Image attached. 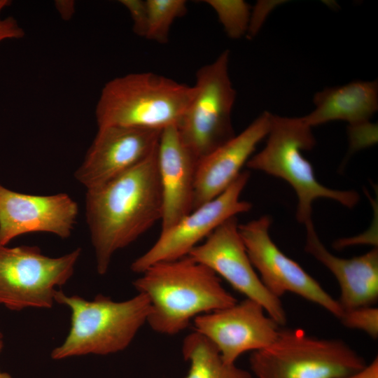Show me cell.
<instances>
[{"label": "cell", "mask_w": 378, "mask_h": 378, "mask_svg": "<svg viewBox=\"0 0 378 378\" xmlns=\"http://www.w3.org/2000/svg\"><path fill=\"white\" fill-rule=\"evenodd\" d=\"M194 86L151 72L132 73L106 83L96 106L97 126L163 130L177 126Z\"/></svg>", "instance_id": "obj_3"}, {"label": "cell", "mask_w": 378, "mask_h": 378, "mask_svg": "<svg viewBox=\"0 0 378 378\" xmlns=\"http://www.w3.org/2000/svg\"><path fill=\"white\" fill-rule=\"evenodd\" d=\"M157 154L162 197V232L192 211L198 160L181 140L176 126L162 130Z\"/></svg>", "instance_id": "obj_16"}, {"label": "cell", "mask_w": 378, "mask_h": 378, "mask_svg": "<svg viewBox=\"0 0 378 378\" xmlns=\"http://www.w3.org/2000/svg\"><path fill=\"white\" fill-rule=\"evenodd\" d=\"M249 177L248 172H242L220 195L193 209L171 228L160 232L154 244L133 261L131 270L141 274L157 262L188 256L225 220L249 211L251 203L240 199Z\"/></svg>", "instance_id": "obj_10"}, {"label": "cell", "mask_w": 378, "mask_h": 378, "mask_svg": "<svg viewBox=\"0 0 378 378\" xmlns=\"http://www.w3.org/2000/svg\"><path fill=\"white\" fill-rule=\"evenodd\" d=\"M157 149L122 174L87 190L86 222L99 274L106 273L115 252L161 220L162 197Z\"/></svg>", "instance_id": "obj_1"}, {"label": "cell", "mask_w": 378, "mask_h": 378, "mask_svg": "<svg viewBox=\"0 0 378 378\" xmlns=\"http://www.w3.org/2000/svg\"><path fill=\"white\" fill-rule=\"evenodd\" d=\"M249 363L255 378H342L367 364L344 342L298 328H280L270 346L251 353Z\"/></svg>", "instance_id": "obj_6"}, {"label": "cell", "mask_w": 378, "mask_h": 378, "mask_svg": "<svg viewBox=\"0 0 378 378\" xmlns=\"http://www.w3.org/2000/svg\"><path fill=\"white\" fill-rule=\"evenodd\" d=\"M148 24L146 38L164 43L173 22L187 12L184 0H146Z\"/></svg>", "instance_id": "obj_20"}, {"label": "cell", "mask_w": 378, "mask_h": 378, "mask_svg": "<svg viewBox=\"0 0 378 378\" xmlns=\"http://www.w3.org/2000/svg\"><path fill=\"white\" fill-rule=\"evenodd\" d=\"M271 224L268 216L239 224V234L248 258L264 286L277 298L287 293L296 294L339 319L343 309L338 301L278 248L270 235Z\"/></svg>", "instance_id": "obj_9"}, {"label": "cell", "mask_w": 378, "mask_h": 378, "mask_svg": "<svg viewBox=\"0 0 378 378\" xmlns=\"http://www.w3.org/2000/svg\"><path fill=\"white\" fill-rule=\"evenodd\" d=\"M192 323L194 331L210 341L227 363H235L246 352L267 347L280 330L259 303L248 298L199 316Z\"/></svg>", "instance_id": "obj_12"}, {"label": "cell", "mask_w": 378, "mask_h": 378, "mask_svg": "<svg viewBox=\"0 0 378 378\" xmlns=\"http://www.w3.org/2000/svg\"><path fill=\"white\" fill-rule=\"evenodd\" d=\"M120 2L130 14L133 23V31L137 36L146 38L148 24L146 1L121 0Z\"/></svg>", "instance_id": "obj_23"}, {"label": "cell", "mask_w": 378, "mask_h": 378, "mask_svg": "<svg viewBox=\"0 0 378 378\" xmlns=\"http://www.w3.org/2000/svg\"><path fill=\"white\" fill-rule=\"evenodd\" d=\"M57 9L65 8V10L62 13V15L64 18H69L73 13L74 3H71L70 1H59V3L57 4Z\"/></svg>", "instance_id": "obj_28"}, {"label": "cell", "mask_w": 378, "mask_h": 378, "mask_svg": "<svg viewBox=\"0 0 378 378\" xmlns=\"http://www.w3.org/2000/svg\"><path fill=\"white\" fill-rule=\"evenodd\" d=\"M266 144L252 155L248 168L258 170L286 181L298 197L296 218L304 225L312 221V204L318 198L336 201L347 208L357 204L360 197L354 190L327 188L316 179L312 165L304 158L303 150L316 144L312 127L303 117L272 115Z\"/></svg>", "instance_id": "obj_4"}, {"label": "cell", "mask_w": 378, "mask_h": 378, "mask_svg": "<svg viewBox=\"0 0 378 378\" xmlns=\"http://www.w3.org/2000/svg\"><path fill=\"white\" fill-rule=\"evenodd\" d=\"M377 126L370 121L349 126L351 148L357 150L377 141Z\"/></svg>", "instance_id": "obj_24"}, {"label": "cell", "mask_w": 378, "mask_h": 378, "mask_svg": "<svg viewBox=\"0 0 378 378\" xmlns=\"http://www.w3.org/2000/svg\"><path fill=\"white\" fill-rule=\"evenodd\" d=\"M9 4L8 0H0V12ZM24 36L23 29L14 18L11 17L0 18V42L6 39L20 38Z\"/></svg>", "instance_id": "obj_26"}, {"label": "cell", "mask_w": 378, "mask_h": 378, "mask_svg": "<svg viewBox=\"0 0 378 378\" xmlns=\"http://www.w3.org/2000/svg\"><path fill=\"white\" fill-rule=\"evenodd\" d=\"M229 60L230 51L225 50L197 70L193 97L176 126L181 140L198 160L236 135L231 119L236 91Z\"/></svg>", "instance_id": "obj_7"}, {"label": "cell", "mask_w": 378, "mask_h": 378, "mask_svg": "<svg viewBox=\"0 0 378 378\" xmlns=\"http://www.w3.org/2000/svg\"><path fill=\"white\" fill-rule=\"evenodd\" d=\"M342 378H378V358H374L360 370Z\"/></svg>", "instance_id": "obj_27"}, {"label": "cell", "mask_w": 378, "mask_h": 378, "mask_svg": "<svg viewBox=\"0 0 378 378\" xmlns=\"http://www.w3.org/2000/svg\"><path fill=\"white\" fill-rule=\"evenodd\" d=\"M272 115L264 111L240 134L198 160L192 210L220 195L235 181L257 145L267 136Z\"/></svg>", "instance_id": "obj_15"}, {"label": "cell", "mask_w": 378, "mask_h": 378, "mask_svg": "<svg viewBox=\"0 0 378 378\" xmlns=\"http://www.w3.org/2000/svg\"><path fill=\"white\" fill-rule=\"evenodd\" d=\"M305 227V251L337 279L340 289L337 301L343 311L374 304L378 298L377 248L351 258L337 257L321 242L312 221Z\"/></svg>", "instance_id": "obj_17"}, {"label": "cell", "mask_w": 378, "mask_h": 378, "mask_svg": "<svg viewBox=\"0 0 378 378\" xmlns=\"http://www.w3.org/2000/svg\"><path fill=\"white\" fill-rule=\"evenodd\" d=\"M78 248L58 258L43 255L36 246L0 245V304L11 310L50 308L56 287L73 275Z\"/></svg>", "instance_id": "obj_8"}, {"label": "cell", "mask_w": 378, "mask_h": 378, "mask_svg": "<svg viewBox=\"0 0 378 378\" xmlns=\"http://www.w3.org/2000/svg\"><path fill=\"white\" fill-rule=\"evenodd\" d=\"M217 15L228 37L237 39L246 36L250 18L249 5L243 0H206Z\"/></svg>", "instance_id": "obj_21"}, {"label": "cell", "mask_w": 378, "mask_h": 378, "mask_svg": "<svg viewBox=\"0 0 378 378\" xmlns=\"http://www.w3.org/2000/svg\"><path fill=\"white\" fill-rule=\"evenodd\" d=\"M0 335H1V332H0Z\"/></svg>", "instance_id": "obj_30"}, {"label": "cell", "mask_w": 378, "mask_h": 378, "mask_svg": "<svg viewBox=\"0 0 378 378\" xmlns=\"http://www.w3.org/2000/svg\"><path fill=\"white\" fill-rule=\"evenodd\" d=\"M78 214V204L66 193L28 195L0 184V245L6 246L18 236L35 232L68 238Z\"/></svg>", "instance_id": "obj_14"}, {"label": "cell", "mask_w": 378, "mask_h": 378, "mask_svg": "<svg viewBox=\"0 0 378 378\" xmlns=\"http://www.w3.org/2000/svg\"><path fill=\"white\" fill-rule=\"evenodd\" d=\"M133 286L148 299L146 323L164 335L178 334L196 317L237 302L218 276L188 255L150 266Z\"/></svg>", "instance_id": "obj_2"}, {"label": "cell", "mask_w": 378, "mask_h": 378, "mask_svg": "<svg viewBox=\"0 0 378 378\" xmlns=\"http://www.w3.org/2000/svg\"><path fill=\"white\" fill-rule=\"evenodd\" d=\"M346 328L364 332L373 339L378 337V309L372 305L343 311L339 318Z\"/></svg>", "instance_id": "obj_22"}, {"label": "cell", "mask_w": 378, "mask_h": 378, "mask_svg": "<svg viewBox=\"0 0 378 378\" xmlns=\"http://www.w3.org/2000/svg\"><path fill=\"white\" fill-rule=\"evenodd\" d=\"M162 130L125 126L99 127L85 158L74 174L87 190L98 188L148 157Z\"/></svg>", "instance_id": "obj_13"}, {"label": "cell", "mask_w": 378, "mask_h": 378, "mask_svg": "<svg viewBox=\"0 0 378 378\" xmlns=\"http://www.w3.org/2000/svg\"><path fill=\"white\" fill-rule=\"evenodd\" d=\"M188 256L223 278L246 298L259 303L279 326L286 323V313L281 300L266 288L248 258L237 216L219 225Z\"/></svg>", "instance_id": "obj_11"}, {"label": "cell", "mask_w": 378, "mask_h": 378, "mask_svg": "<svg viewBox=\"0 0 378 378\" xmlns=\"http://www.w3.org/2000/svg\"><path fill=\"white\" fill-rule=\"evenodd\" d=\"M314 109L303 116L311 127L334 120L349 125L370 121L378 109L377 81H353L315 94Z\"/></svg>", "instance_id": "obj_18"}, {"label": "cell", "mask_w": 378, "mask_h": 378, "mask_svg": "<svg viewBox=\"0 0 378 378\" xmlns=\"http://www.w3.org/2000/svg\"><path fill=\"white\" fill-rule=\"evenodd\" d=\"M277 3L269 1H258L251 11L248 30L246 36L252 38L258 31L265 18Z\"/></svg>", "instance_id": "obj_25"}, {"label": "cell", "mask_w": 378, "mask_h": 378, "mask_svg": "<svg viewBox=\"0 0 378 378\" xmlns=\"http://www.w3.org/2000/svg\"><path fill=\"white\" fill-rule=\"evenodd\" d=\"M3 346H4L3 340L1 339V335H0V352L3 348ZM0 378H12V377L8 373L2 372L0 371Z\"/></svg>", "instance_id": "obj_29"}, {"label": "cell", "mask_w": 378, "mask_h": 378, "mask_svg": "<svg viewBox=\"0 0 378 378\" xmlns=\"http://www.w3.org/2000/svg\"><path fill=\"white\" fill-rule=\"evenodd\" d=\"M181 353L190 363L185 378H253L251 372L224 361L215 346L194 331L183 340Z\"/></svg>", "instance_id": "obj_19"}, {"label": "cell", "mask_w": 378, "mask_h": 378, "mask_svg": "<svg viewBox=\"0 0 378 378\" xmlns=\"http://www.w3.org/2000/svg\"><path fill=\"white\" fill-rule=\"evenodd\" d=\"M54 300L71 311L69 332L63 344L51 353L55 360L124 350L146 323L150 312L148 298L140 293L129 300L115 302L102 295L88 301L57 290Z\"/></svg>", "instance_id": "obj_5"}]
</instances>
